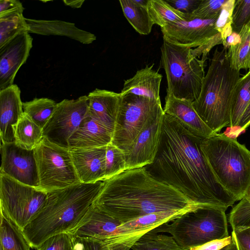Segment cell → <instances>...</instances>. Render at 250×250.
I'll return each mask as SVG.
<instances>
[{"mask_svg":"<svg viewBox=\"0 0 250 250\" xmlns=\"http://www.w3.org/2000/svg\"><path fill=\"white\" fill-rule=\"evenodd\" d=\"M202 139L164 113L155 158L145 167L154 178L175 188L193 203L227 209L237 201L220 184L203 152Z\"/></svg>","mask_w":250,"mask_h":250,"instance_id":"cell-1","label":"cell"},{"mask_svg":"<svg viewBox=\"0 0 250 250\" xmlns=\"http://www.w3.org/2000/svg\"><path fill=\"white\" fill-rule=\"evenodd\" d=\"M94 204L123 223L152 213L200 207L183 193L154 178L145 167L105 180Z\"/></svg>","mask_w":250,"mask_h":250,"instance_id":"cell-2","label":"cell"},{"mask_svg":"<svg viewBox=\"0 0 250 250\" xmlns=\"http://www.w3.org/2000/svg\"><path fill=\"white\" fill-rule=\"evenodd\" d=\"M104 183L81 182L47 192L42 208L22 230L31 247L36 249L49 237L75 228L95 202Z\"/></svg>","mask_w":250,"mask_h":250,"instance_id":"cell-3","label":"cell"},{"mask_svg":"<svg viewBox=\"0 0 250 250\" xmlns=\"http://www.w3.org/2000/svg\"><path fill=\"white\" fill-rule=\"evenodd\" d=\"M227 51L215 48L199 97L192 102L200 117L216 133L230 127L233 92L241 78L240 71L230 67Z\"/></svg>","mask_w":250,"mask_h":250,"instance_id":"cell-4","label":"cell"},{"mask_svg":"<svg viewBox=\"0 0 250 250\" xmlns=\"http://www.w3.org/2000/svg\"><path fill=\"white\" fill-rule=\"evenodd\" d=\"M201 147L222 186L240 201L250 188V150L224 134L202 140Z\"/></svg>","mask_w":250,"mask_h":250,"instance_id":"cell-5","label":"cell"},{"mask_svg":"<svg viewBox=\"0 0 250 250\" xmlns=\"http://www.w3.org/2000/svg\"><path fill=\"white\" fill-rule=\"evenodd\" d=\"M226 209L203 206L187 211L170 224L166 223L153 229L170 233L183 250L229 236Z\"/></svg>","mask_w":250,"mask_h":250,"instance_id":"cell-6","label":"cell"},{"mask_svg":"<svg viewBox=\"0 0 250 250\" xmlns=\"http://www.w3.org/2000/svg\"><path fill=\"white\" fill-rule=\"evenodd\" d=\"M192 48L174 44L163 38L161 63L167 76V92L181 99L196 100L205 78L206 59L194 57Z\"/></svg>","mask_w":250,"mask_h":250,"instance_id":"cell-7","label":"cell"},{"mask_svg":"<svg viewBox=\"0 0 250 250\" xmlns=\"http://www.w3.org/2000/svg\"><path fill=\"white\" fill-rule=\"evenodd\" d=\"M34 150L40 189L48 192L81 183L69 149L58 146L43 137Z\"/></svg>","mask_w":250,"mask_h":250,"instance_id":"cell-8","label":"cell"},{"mask_svg":"<svg viewBox=\"0 0 250 250\" xmlns=\"http://www.w3.org/2000/svg\"><path fill=\"white\" fill-rule=\"evenodd\" d=\"M47 192L0 173V212L23 230L43 206Z\"/></svg>","mask_w":250,"mask_h":250,"instance_id":"cell-9","label":"cell"},{"mask_svg":"<svg viewBox=\"0 0 250 250\" xmlns=\"http://www.w3.org/2000/svg\"><path fill=\"white\" fill-rule=\"evenodd\" d=\"M162 110L161 100L130 93L122 95L111 143L125 152L147 121Z\"/></svg>","mask_w":250,"mask_h":250,"instance_id":"cell-10","label":"cell"},{"mask_svg":"<svg viewBox=\"0 0 250 250\" xmlns=\"http://www.w3.org/2000/svg\"><path fill=\"white\" fill-rule=\"evenodd\" d=\"M88 99L84 95L57 104L52 116L42 129L43 137L62 147L69 149L68 141L87 116Z\"/></svg>","mask_w":250,"mask_h":250,"instance_id":"cell-11","label":"cell"},{"mask_svg":"<svg viewBox=\"0 0 250 250\" xmlns=\"http://www.w3.org/2000/svg\"><path fill=\"white\" fill-rule=\"evenodd\" d=\"M164 113L162 110L151 117L124 152L126 170L145 167L154 161L160 144Z\"/></svg>","mask_w":250,"mask_h":250,"instance_id":"cell-12","label":"cell"},{"mask_svg":"<svg viewBox=\"0 0 250 250\" xmlns=\"http://www.w3.org/2000/svg\"><path fill=\"white\" fill-rule=\"evenodd\" d=\"M2 173L22 184L40 188L34 150H28L15 142L0 143Z\"/></svg>","mask_w":250,"mask_h":250,"instance_id":"cell-13","label":"cell"},{"mask_svg":"<svg viewBox=\"0 0 250 250\" xmlns=\"http://www.w3.org/2000/svg\"><path fill=\"white\" fill-rule=\"evenodd\" d=\"M188 211H160L124 223L117 228V234L107 243L113 250H129L144 234L174 220Z\"/></svg>","mask_w":250,"mask_h":250,"instance_id":"cell-14","label":"cell"},{"mask_svg":"<svg viewBox=\"0 0 250 250\" xmlns=\"http://www.w3.org/2000/svg\"><path fill=\"white\" fill-rule=\"evenodd\" d=\"M217 18L180 21L161 28L163 38L176 45L197 47L209 41L219 32L215 24Z\"/></svg>","mask_w":250,"mask_h":250,"instance_id":"cell-15","label":"cell"},{"mask_svg":"<svg viewBox=\"0 0 250 250\" xmlns=\"http://www.w3.org/2000/svg\"><path fill=\"white\" fill-rule=\"evenodd\" d=\"M32 46L33 38L26 32L0 48V90L14 84L16 75L26 62Z\"/></svg>","mask_w":250,"mask_h":250,"instance_id":"cell-16","label":"cell"},{"mask_svg":"<svg viewBox=\"0 0 250 250\" xmlns=\"http://www.w3.org/2000/svg\"><path fill=\"white\" fill-rule=\"evenodd\" d=\"M123 223L100 210L94 203L78 225L68 232L73 237H87L108 242Z\"/></svg>","mask_w":250,"mask_h":250,"instance_id":"cell-17","label":"cell"},{"mask_svg":"<svg viewBox=\"0 0 250 250\" xmlns=\"http://www.w3.org/2000/svg\"><path fill=\"white\" fill-rule=\"evenodd\" d=\"M106 146L71 148L70 152L80 182L93 183L104 180Z\"/></svg>","mask_w":250,"mask_h":250,"instance_id":"cell-18","label":"cell"},{"mask_svg":"<svg viewBox=\"0 0 250 250\" xmlns=\"http://www.w3.org/2000/svg\"><path fill=\"white\" fill-rule=\"evenodd\" d=\"M164 113L174 117L186 129L193 135L202 139L213 136V132L201 119L194 109L192 102L178 99L167 92Z\"/></svg>","mask_w":250,"mask_h":250,"instance_id":"cell-19","label":"cell"},{"mask_svg":"<svg viewBox=\"0 0 250 250\" xmlns=\"http://www.w3.org/2000/svg\"><path fill=\"white\" fill-rule=\"evenodd\" d=\"M21 91L16 84L0 90V136L1 143L15 142L14 128L23 114Z\"/></svg>","mask_w":250,"mask_h":250,"instance_id":"cell-20","label":"cell"},{"mask_svg":"<svg viewBox=\"0 0 250 250\" xmlns=\"http://www.w3.org/2000/svg\"><path fill=\"white\" fill-rule=\"evenodd\" d=\"M87 116L114 131L122 95L112 91L96 88L87 95Z\"/></svg>","mask_w":250,"mask_h":250,"instance_id":"cell-21","label":"cell"},{"mask_svg":"<svg viewBox=\"0 0 250 250\" xmlns=\"http://www.w3.org/2000/svg\"><path fill=\"white\" fill-rule=\"evenodd\" d=\"M113 133L112 130L87 116L69 139V148L106 146L111 143Z\"/></svg>","mask_w":250,"mask_h":250,"instance_id":"cell-22","label":"cell"},{"mask_svg":"<svg viewBox=\"0 0 250 250\" xmlns=\"http://www.w3.org/2000/svg\"><path fill=\"white\" fill-rule=\"evenodd\" d=\"M25 20L29 26V33L64 36L84 44L92 43L96 40L94 34L79 28L74 23L56 20Z\"/></svg>","mask_w":250,"mask_h":250,"instance_id":"cell-23","label":"cell"},{"mask_svg":"<svg viewBox=\"0 0 250 250\" xmlns=\"http://www.w3.org/2000/svg\"><path fill=\"white\" fill-rule=\"evenodd\" d=\"M150 66L138 70L132 78L125 81L121 94L136 95L160 100V88L162 75Z\"/></svg>","mask_w":250,"mask_h":250,"instance_id":"cell-24","label":"cell"},{"mask_svg":"<svg viewBox=\"0 0 250 250\" xmlns=\"http://www.w3.org/2000/svg\"><path fill=\"white\" fill-rule=\"evenodd\" d=\"M15 142L26 149L33 150L43 138L42 129L25 113L14 128Z\"/></svg>","mask_w":250,"mask_h":250,"instance_id":"cell-25","label":"cell"},{"mask_svg":"<svg viewBox=\"0 0 250 250\" xmlns=\"http://www.w3.org/2000/svg\"><path fill=\"white\" fill-rule=\"evenodd\" d=\"M123 13L133 28L141 35L149 34L154 24L147 6L137 4L134 0H119Z\"/></svg>","mask_w":250,"mask_h":250,"instance_id":"cell-26","label":"cell"},{"mask_svg":"<svg viewBox=\"0 0 250 250\" xmlns=\"http://www.w3.org/2000/svg\"><path fill=\"white\" fill-rule=\"evenodd\" d=\"M0 250H30L22 230L0 212Z\"/></svg>","mask_w":250,"mask_h":250,"instance_id":"cell-27","label":"cell"},{"mask_svg":"<svg viewBox=\"0 0 250 250\" xmlns=\"http://www.w3.org/2000/svg\"><path fill=\"white\" fill-rule=\"evenodd\" d=\"M147 8L153 23L161 28L172 23L190 20V14L176 10L166 0H148Z\"/></svg>","mask_w":250,"mask_h":250,"instance_id":"cell-28","label":"cell"},{"mask_svg":"<svg viewBox=\"0 0 250 250\" xmlns=\"http://www.w3.org/2000/svg\"><path fill=\"white\" fill-rule=\"evenodd\" d=\"M250 102V69L241 77L233 90L230 127L237 126L245 109Z\"/></svg>","mask_w":250,"mask_h":250,"instance_id":"cell-29","label":"cell"},{"mask_svg":"<svg viewBox=\"0 0 250 250\" xmlns=\"http://www.w3.org/2000/svg\"><path fill=\"white\" fill-rule=\"evenodd\" d=\"M241 41L229 47L227 51L230 67L236 70L250 69V28L243 26L239 33Z\"/></svg>","mask_w":250,"mask_h":250,"instance_id":"cell-30","label":"cell"},{"mask_svg":"<svg viewBox=\"0 0 250 250\" xmlns=\"http://www.w3.org/2000/svg\"><path fill=\"white\" fill-rule=\"evenodd\" d=\"M57 104L48 98H35L23 103V112L43 129L54 113Z\"/></svg>","mask_w":250,"mask_h":250,"instance_id":"cell-31","label":"cell"},{"mask_svg":"<svg viewBox=\"0 0 250 250\" xmlns=\"http://www.w3.org/2000/svg\"><path fill=\"white\" fill-rule=\"evenodd\" d=\"M28 32L29 26L23 13L0 17V48L18 36Z\"/></svg>","mask_w":250,"mask_h":250,"instance_id":"cell-32","label":"cell"},{"mask_svg":"<svg viewBox=\"0 0 250 250\" xmlns=\"http://www.w3.org/2000/svg\"><path fill=\"white\" fill-rule=\"evenodd\" d=\"M133 250H183L172 236L152 230L142 236L131 247Z\"/></svg>","mask_w":250,"mask_h":250,"instance_id":"cell-33","label":"cell"},{"mask_svg":"<svg viewBox=\"0 0 250 250\" xmlns=\"http://www.w3.org/2000/svg\"><path fill=\"white\" fill-rule=\"evenodd\" d=\"M126 170L124 152L111 143L106 146L104 180Z\"/></svg>","mask_w":250,"mask_h":250,"instance_id":"cell-34","label":"cell"},{"mask_svg":"<svg viewBox=\"0 0 250 250\" xmlns=\"http://www.w3.org/2000/svg\"><path fill=\"white\" fill-rule=\"evenodd\" d=\"M229 220L232 230L250 228V199L247 195L232 208Z\"/></svg>","mask_w":250,"mask_h":250,"instance_id":"cell-35","label":"cell"},{"mask_svg":"<svg viewBox=\"0 0 250 250\" xmlns=\"http://www.w3.org/2000/svg\"><path fill=\"white\" fill-rule=\"evenodd\" d=\"M235 0H227L223 5L215 27L221 34L223 41L232 32V14Z\"/></svg>","mask_w":250,"mask_h":250,"instance_id":"cell-36","label":"cell"},{"mask_svg":"<svg viewBox=\"0 0 250 250\" xmlns=\"http://www.w3.org/2000/svg\"><path fill=\"white\" fill-rule=\"evenodd\" d=\"M227 0H202L197 8L190 15V20H211L218 18Z\"/></svg>","mask_w":250,"mask_h":250,"instance_id":"cell-37","label":"cell"},{"mask_svg":"<svg viewBox=\"0 0 250 250\" xmlns=\"http://www.w3.org/2000/svg\"><path fill=\"white\" fill-rule=\"evenodd\" d=\"M250 20V0H235L232 14V31L239 33Z\"/></svg>","mask_w":250,"mask_h":250,"instance_id":"cell-38","label":"cell"},{"mask_svg":"<svg viewBox=\"0 0 250 250\" xmlns=\"http://www.w3.org/2000/svg\"><path fill=\"white\" fill-rule=\"evenodd\" d=\"M72 239L68 233L53 235L42 243L37 250H72Z\"/></svg>","mask_w":250,"mask_h":250,"instance_id":"cell-39","label":"cell"},{"mask_svg":"<svg viewBox=\"0 0 250 250\" xmlns=\"http://www.w3.org/2000/svg\"><path fill=\"white\" fill-rule=\"evenodd\" d=\"M72 250H113L105 241L87 237H73Z\"/></svg>","mask_w":250,"mask_h":250,"instance_id":"cell-40","label":"cell"},{"mask_svg":"<svg viewBox=\"0 0 250 250\" xmlns=\"http://www.w3.org/2000/svg\"><path fill=\"white\" fill-rule=\"evenodd\" d=\"M223 41L220 33L213 36L209 41L205 44L191 49L192 55L196 58L202 55V58L207 59V56L210 50L216 45L223 44Z\"/></svg>","mask_w":250,"mask_h":250,"instance_id":"cell-41","label":"cell"},{"mask_svg":"<svg viewBox=\"0 0 250 250\" xmlns=\"http://www.w3.org/2000/svg\"><path fill=\"white\" fill-rule=\"evenodd\" d=\"M202 0H166L176 10L188 15L192 13L198 7Z\"/></svg>","mask_w":250,"mask_h":250,"instance_id":"cell-42","label":"cell"},{"mask_svg":"<svg viewBox=\"0 0 250 250\" xmlns=\"http://www.w3.org/2000/svg\"><path fill=\"white\" fill-rule=\"evenodd\" d=\"M24 9L18 0H0V17L16 13H23Z\"/></svg>","mask_w":250,"mask_h":250,"instance_id":"cell-43","label":"cell"},{"mask_svg":"<svg viewBox=\"0 0 250 250\" xmlns=\"http://www.w3.org/2000/svg\"><path fill=\"white\" fill-rule=\"evenodd\" d=\"M239 250H250V228L232 231Z\"/></svg>","mask_w":250,"mask_h":250,"instance_id":"cell-44","label":"cell"},{"mask_svg":"<svg viewBox=\"0 0 250 250\" xmlns=\"http://www.w3.org/2000/svg\"><path fill=\"white\" fill-rule=\"evenodd\" d=\"M231 242V235L222 239L213 240L189 250H220L229 245Z\"/></svg>","mask_w":250,"mask_h":250,"instance_id":"cell-45","label":"cell"},{"mask_svg":"<svg viewBox=\"0 0 250 250\" xmlns=\"http://www.w3.org/2000/svg\"><path fill=\"white\" fill-rule=\"evenodd\" d=\"M240 41L241 38L240 35L232 31V33L223 41V45L224 48L228 50L229 47L237 44Z\"/></svg>","mask_w":250,"mask_h":250,"instance_id":"cell-46","label":"cell"},{"mask_svg":"<svg viewBox=\"0 0 250 250\" xmlns=\"http://www.w3.org/2000/svg\"><path fill=\"white\" fill-rule=\"evenodd\" d=\"M250 125V102L243 114L237 126L245 129Z\"/></svg>","mask_w":250,"mask_h":250,"instance_id":"cell-47","label":"cell"},{"mask_svg":"<svg viewBox=\"0 0 250 250\" xmlns=\"http://www.w3.org/2000/svg\"><path fill=\"white\" fill-rule=\"evenodd\" d=\"M84 0H63V2L65 5L70 6L72 8H79L81 7L83 3L84 2Z\"/></svg>","mask_w":250,"mask_h":250,"instance_id":"cell-48","label":"cell"},{"mask_svg":"<svg viewBox=\"0 0 250 250\" xmlns=\"http://www.w3.org/2000/svg\"><path fill=\"white\" fill-rule=\"evenodd\" d=\"M227 250H239L235 237L231 233V242L229 245Z\"/></svg>","mask_w":250,"mask_h":250,"instance_id":"cell-49","label":"cell"},{"mask_svg":"<svg viewBox=\"0 0 250 250\" xmlns=\"http://www.w3.org/2000/svg\"><path fill=\"white\" fill-rule=\"evenodd\" d=\"M250 199V188L247 193V194H246Z\"/></svg>","mask_w":250,"mask_h":250,"instance_id":"cell-50","label":"cell"},{"mask_svg":"<svg viewBox=\"0 0 250 250\" xmlns=\"http://www.w3.org/2000/svg\"><path fill=\"white\" fill-rule=\"evenodd\" d=\"M228 246H229V245L225 247L224 248H223V249H221L220 250H227Z\"/></svg>","mask_w":250,"mask_h":250,"instance_id":"cell-51","label":"cell"}]
</instances>
